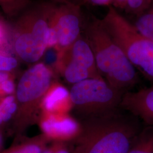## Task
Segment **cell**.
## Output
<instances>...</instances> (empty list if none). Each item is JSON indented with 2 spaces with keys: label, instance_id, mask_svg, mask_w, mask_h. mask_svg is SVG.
Here are the masks:
<instances>
[{
  "label": "cell",
  "instance_id": "e0dca14e",
  "mask_svg": "<svg viewBox=\"0 0 153 153\" xmlns=\"http://www.w3.org/2000/svg\"><path fill=\"white\" fill-rule=\"evenodd\" d=\"M16 65L17 61L15 58L0 56V71H10Z\"/></svg>",
  "mask_w": 153,
  "mask_h": 153
},
{
  "label": "cell",
  "instance_id": "277c9868",
  "mask_svg": "<svg viewBox=\"0 0 153 153\" xmlns=\"http://www.w3.org/2000/svg\"><path fill=\"white\" fill-rule=\"evenodd\" d=\"M124 93L101 78H91L74 84L71 98L90 116L100 115L120 107Z\"/></svg>",
  "mask_w": 153,
  "mask_h": 153
},
{
  "label": "cell",
  "instance_id": "3957f363",
  "mask_svg": "<svg viewBox=\"0 0 153 153\" xmlns=\"http://www.w3.org/2000/svg\"><path fill=\"white\" fill-rule=\"evenodd\" d=\"M99 21L136 71L153 82V42L139 33L114 7H110Z\"/></svg>",
  "mask_w": 153,
  "mask_h": 153
},
{
  "label": "cell",
  "instance_id": "484cf974",
  "mask_svg": "<svg viewBox=\"0 0 153 153\" xmlns=\"http://www.w3.org/2000/svg\"><path fill=\"white\" fill-rule=\"evenodd\" d=\"M54 150H45L43 151L42 153H53Z\"/></svg>",
  "mask_w": 153,
  "mask_h": 153
},
{
  "label": "cell",
  "instance_id": "4316f807",
  "mask_svg": "<svg viewBox=\"0 0 153 153\" xmlns=\"http://www.w3.org/2000/svg\"><path fill=\"white\" fill-rule=\"evenodd\" d=\"M9 153H19V150L17 149V150H16L12 151V152H10Z\"/></svg>",
  "mask_w": 153,
  "mask_h": 153
},
{
  "label": "cell",
  "instance_id": "5b68a950",
  "mask_svg": "<svg viewBox=\"0 0 153 153\" xmlns=\"http://www.w3.org/2000/svg\"><path fill=\"white\" fill-rule=\"evenodd\" d=\"M52 7L49 23L55 28L57 47L67 48L81 36L82 20L79 6L60 4Z\"/></svg>",
  "mask_w": 153,
  "mask_h": 153
},
{
  "label": "cell",
  "instance_id": "7402d4cb",
  "mask_svg": "<svg viewBox=\"0 0 153 153\" xmlns=\"http://www.w3.org/2000/svg\"><path fill=\"white\" fill-rule=\"evenodd\" d=\"M60 4H71L74 5L81 6L84 4V0H55Z\"/></svg>",
  "mask_w": 153,
  "mask_h": 153
},
{
  "label": "cell",
  "instance_id": "d6986e66",
  "mask_svg": "<svg viewBox=\"0 0 153 153\" xmlns=\"http://www.w3.org/2000/svg\"><path fill=\"white\" fill-rule=\"evenodd\" d=\"M44 53H45V61L48 64H52L54 63L57 59V54L55 50L50 49L48 51H45Z\"/></svg>",
  "mask_w": 153,
  "mask_h": 153
},
{
  "label": "cell",
  "instance_id": "603a6c76",
  "mask_svg": "<svg viewBox=\"0 0 153 153\" xmlns=\"http://www.w3.org/2000/svg\"><path fill=\"white\" fill-rule=\"evenodd\" d=\"M126 0H114L113 4L116 7L120 9H123Z\"/></svg>",
  "mask_w": 153,
  "mask_h": 153
},
{
  "label": "cell",
  "instance_id": "ac0fdd59",
  "mask_svg": "<svg viewBox=\"0 0 153 153\" xmlns=\"http://www.w3.org/2000/svg\"><path fill=\"white\" fill-rule=\"evenodd\" d=\"M18 150L19 153H42L43 152L40 146L36 143L28 144Z\"/></svg>",
  "mask_w": 153,
  "mask_h": 153
},
{
  "label": "cell",
  "instance_id": "2e32d148",
  "mask_svg": "<svg viewBox=\"0 0 153 153\" xmlns=\"http://www.w3.org/2000/svg\"><path fill=\"white\" fill-rule=\"evenodd\" d=\"M16 109V104L14 102V98L12 96L6 97L0 105V111L3 121L9 120Z\"/></svg>",
  "mask_w": 153,
  "mask_h": 153
},
{
  "label": "cell",
  "instance_id": "7a4b0ae2",
  "mask_svg": "<svg viewBox=\"0 0 153 153\" xmlns=\"http://www.w3.org/2000/svg\"><path fill=\"white\" fill-rule=\"evenodd\" d=\"M87 40L93 49L99 73L112 87L125 94L139 83L136 69L123 51L111 38L98 19L86 27Z\"/></svg>",
  "mask_w": 153,
  "mask_h": 153
},
{
  "label": "cell",
  "instance_id": "7c38bea8",
  "mask_svg": "<svg viewBox=\"0 0 153 153\" xmlns=\"http://www.w3.org/2000/svg\"><path fill=\"white\" fill-rule=\"evenodd\" d=\"M65 76L66 80L71 83H77L91 78H101L100 76L94 74L88 68L71 60L66 67Z\"/></svg>",
  "mask_w": 153,
  "mask_h": 153
},
{
  "label": "cell",
  "instance_id": "f1b7e54d",
  "mask_svg": "<svg viewBox=\"0 0 153 153\" xmlns=\"http://www.w3.org/2000/svg\"><path fill=\"white\" fill-rule=\"evenodd\" d=\"M152 7H153V0L152 1V6H151Z\"/></svg>",
  "mask_w": 153,
  "mask_h": 153
},
{
  "label": "cell",
  "instance_id": "ba28073f",
  "mask_svg": "<svg viewBox=\"0 0 153 153\" xmlns=\"http://www.w3.org/2000/svg\"><path fill=\"white\" fill-rule=\"evenodd\" d=\"M15 27L14 48L17 55L27 62L38 61L44 55L46 45L27 30L17 25Z\"/></svg>",
  "mask_w": 153,
  "mask_h": 153
},
{
  "label": "cell",
  "instance_id": "8992f818",
  "mask_svg": "<svg viewBox=\"0 0 153 153\" xmlns=\"http://www.w3.org/2000/svg\"><path fill=\"white\" fill-rule=\"evenodd\" d=\"M51 76V72L44 64H37L29 68L18 83L16 90L18 100L26 103L39 98L49 87Z\"/></svg>",
  "mask_w": 153,
  "mask_h": 153
},
{
  "label": "cell",
  "instance_id": "f546056e",
  "mask_svg": "<svg viewBox=\"0 0 153 153\" xmlns=\"http://www.w3.org/2000/svg\"><path fill=\"white\" fill-rule=\"evenodd\" d=\"M74 153H77V152L76 151V150H75V151H74Z\"/></svg>",
  "mask_w": 153,
  "mask_h": 153
},
{
  "label": "cell",
  "instance_id": "83f0119b",
  "mask_svg": "<svg viewBox=\"0 0 153 153\" xmlns=\"http://www.w3.org/2000/svg\"><path fill=\"white\" fill-rule=\"evenodd\" d=\"M2 121H3V120H2V114H1V112L0 111V124L2 123Z\"/></svg>",
  "mask_w": 153,
  "mask_h": 153
},
{
  "label": "cell",
  "instance_id": "d4e9b609",
  "mask_svg": "<svg viewBox=\"0 0 153 153\" xmlns=\"http://www.w3.org/2000/svg\"><path fill=\"white\" fill-rule=\"evenodd\" d=\"M53 153H71L68 150L64 148H60V149H57L53 152Z\"/></svg>",
  "mask_w": 153,
  "mask_h": 153
},
{
  "label": "cell",
  "instance_id": "44dd1931",
  "mask_svg": "<svg viewBox=\"0 0 153 153\" xmlns=\"http://www.w3.org/2000/svg\"><path fill=\"white\" fill-rule=\"evenodd\" d=\"M1 89L6 94H11L14 90V85L10 80H7L1 84Z\"/></svg>",
  "mask_w": 153,
  "mask_h": 153
},
{
  "label": "cell",
  "instance_id": "6da1fadb",
  "mask_svg": "<svg viewBox=\"0 0 153 153\" xmlns=\"http://www.w3.org/2000/svg\"><path fill=\"white\" fill-rule=\"evenodd\" d=\"M144 126L120 107L90 116L76 150L78 153H128Z\"/></svg>",
  "mask_w": 153,
  "mask_h": 153
},
{
  "label": "cell",
  "instance_id": "52a82bcc",
  "mask_svg": "<svg viewBox=\"0 0 153 153\" xmlns=\"http://www.w3.org/2000/svg\"><path fill=\"white\" fill-rule=\"evenodd\" d=\"M120 107L137 116L145 126H153V86L125 93Z\"/></svg>",
  "mask_w": 153,
  "mask_h": 153
},
{
  "label": "cell",
  "instance_id": "4fadbf2b",
  "mask_svg": "<svg viewBox=\"0 0 153 153\" xmlns=\"http://www.w3.org/2000/svg\"><path fill=\"white\" fill-rule=\"evenodd\" d=\"M133 25L141 35L153 42V7L151 6L146 11L138 16Z\"/></svg>",
  "mask_w": 153,
  "mask_h": 153
},
{
  "label": "cell",
  "instance_id": "ffe728a7",
  "mask_svg": "<svg viewBox=\"0 0 153 153\" xmlns=\"http://www.w3.org/2000/svg\"><path fill=\"white\" fill-rule=\"evenodd\" d=\"M114 0H84V3L93 5L108 6L113 4Z\"/></svg>",
  "mask_w": 153,
  "mask_h": 153
},
{
  "label": "cell",
  "instance_id": "9a60e30c",
  "mask_svg": "<svg viewBox=\"0 0 153 153\" xmlns=\"http://www.w3.org/2000/svg\"><path fill=\"white\" fill-rule=\"evenodd\" d=\"M153 0H126L123 9L131 14L140 15L152 6Z\"/></svg>",
  "mask_w": 153,
  "mask_h": 153
},
{
  "label": "cell",
  "instance_id": "5bb4252c",
  "mask_svg": "<svg viewBox=\"0 0 153 153\" xmlns=\"http://www.w3.org/2000/svg\"><path fill=\"white\" fill-rule=\"evenodd\" d=\"M69 96V92L67 89L62 86H58L55 88L44 99L45 109L47 111H53L57 106L59 103L64 100Z\"/></svg>",
  "mask_w": 153,
  "mask_h": 153
},
{
  "label": "cell",
  "instance_id": "8fae6325",
  "mask_svg": "<svg viewBox=\"0 0 153 153\" xmlns=\"http://www.w3.org/2000/svg\"><path fill=\"white\" fill-rule=\"evenodd\" d=\"M128 153H153V126H144Z\"/></svg>",
  "mask_w": 153,
  "mask_h": 153
},
{
  "label": "cell",
  "instance_id": "cb8c5ba5",
  "mask_svg": "<svg viewBox=\"0 0 153 153\" xmlns=\"http://www.w3.org/2000/svg\"><path fill=\"white\" fill-rule=\"evenodd\" d=\"M8 78L9 76L7 73L4 71H0V85L2 83L8 80Z\"/></svg>",
  "mask_w": 153,
  "mask_h": 153
},
{
  "label": "cell",
  "instance_id": "30bf717a",
  "mask_svg": "<svg viewBox=\"0 0 153 153\" xmlns=\"http://www.w3.org/2000/svg\"><path fill=\"white\" fill-rule=\"evenodd\" d=\"M43 131L52 137H71L78 129L76 122L71 118L56 119L50 117L44 120L42 125Z\"/></svg>",
  "mask_w": 153,
  "mask_h": 153
},
{
  "label": "cell",
  "instance_id": "9c48e42d",
  "mask_svg": "<svg viewBox=\"0 0 153 153\" xmlns=\"http://www.w3.org/2000/svg\"><path fill=\"white\" fill-rule=\"evenodd\" d=\"M71 60L88 68L94 74L100 76L93 49L87 39L83 38L81 35L71 44Z\"/></svg>",
  "mask_w": 153,
  "mask_h": 153
}]
</instances>
